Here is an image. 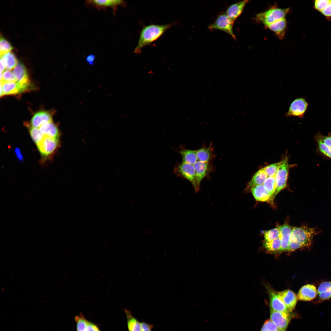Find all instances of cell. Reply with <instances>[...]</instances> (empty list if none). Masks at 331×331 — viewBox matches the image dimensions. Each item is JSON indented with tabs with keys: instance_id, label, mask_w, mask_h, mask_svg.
Returning a JSON list of instances; mask_svg holds the SVG:
<instances>
[{
	"instance_id": "cell-18",
	"label": "cell",
	"mask_w": 331,
	"mask_h": 331,
	"mask_svg": "<svg viewBox=\"0 0 331 331\" xmlns=\"http://www.w3.org/2000/svg\"><path fill=\"white\" fill-rule=\"evenodd\" d=\"M249 1L244 0L234 3L227 8L226 13L232 21H234L241 15Z\"/></svg>"
},
{
	"instance_id": "cell-4",
	"label": "cell",
	"mask_w": 331,
	"mask_h": 331,
	"mask_svg": "<svg viewBox=\"0 0 331 331\" xmlns=\"http://www.w3.org/2000/svg\"><path fill=\"white\" fill-rule=\"evenodd\" d=\"M175 174L188 180L192 185L196 192L199 191V186L196 179L194 165L182 162L175 167Z\"/></svg>"
},
{
	"instance_id": "cell-13",
	"label": "cell",
	"mask_w": 331,
	"mask_h": 331,
	"mask_svg": "<svg viewBox=\"0 0 331 331\" xmlns=\"http://www.w3.org/2000/svg\"><path fill=\"white\" fill-rule=\"evenodd\" d=\"M270 306L273 310L289 313L279 292L269 290Z\"/></svg>"
},
{
	"instance_id": "cell-7",
	"label": "cell",
	"mask_w": 331,
	"mask_h": 331,
	"mask_svg": "<svg viewBox=\"0 0 331 331\" xmlns=\"http://www.w3.org/2000/svg\"><path fill=\"white\" fill-rule=\"evenodd\" d=\"M60 145L59 138L44 137L42 140L36 145L42 156L47 158L54 153Z\"/></svg>"
},
{
	"instance_id": "cell-34",
	"label": "cell",
	"mask_w": 331,
	"mask_h": 331,
	"mask_svg": "<svg viewBox=\"0 0 331 331\" xmlns=\"http://www.w3.org/2000/svg\"><path fill=\"white\" fill-rule=\"evenodd\" d=\"M1 83L17 82L16 77L11 70H5L2 74L1 73Z\"/></svg>"
},
{
	"instance_id": "cell-22",
	"label": "cell",
	"mask_w": 331,
	"mask_h": 331,
	"mask_svg": "<svg viewBox=\"0 0 331 331\" xmlns=\"http://www.w3.org/2000/svg\"><path fill=\"white\" fill-rule=\"evenodd\" d=\"M198 161L210 162L215 157L213 148L211 144L208 147L203 146L196 150Z\"/></svg>"
},
{
	"instance_id": "cell-28",
	"label": "cell",
	"mask_w": 331,
	"mask_h": 331,
	"mask_svg": "<svg viewBox=\"0 0 331 331\" xmlns=\"http://www.w3.org/2000/svg\"><path fill=\"white\" fill-rule=\"evenodd\" d=\"M0 56L5 62L7 70H11L13 69L18 62L15 54L11 51Z\"/></svg>"
},
{
	"instance_id": "cell-15",
	"label": "cell",
	"mask_w": 331,
	"mask_h": 331,
	"mask_svg": "<svg viewBox=\"0 0 331 331\" xmlns=\"http://www.w3.org/2000/svg\"><path fill=\"white\" fill-rule=\"evenodd\" d=\"M13 72L17 82L22 85L32 86L26 69L23 64L18 62Z\"/></svg>"
},
{
	"instance_id": "cell-23",
	"label": "cell",
	"mask_w": 331,
	"mask_h": 331,
	"mask_svg": "<svg viewBox=\"0 0 331 331\" xmlns=\"http://www.w3.org/2000/svg\"><path fill=\"white\" fill-rule=\"evenodd\" d=\"M250 189L253 196L257 201H268L271 197L263 185L252 187Z\"/></svg>"
},
{
	"instance_id": "cell-39",
	"label": "cell",
	"mask_w": 331,
	"mask_h": 331,
	"mask_svg": "<svg viewBox=\"0 0 331 331\" xmlns=\"http://www.w3.org/2000/svg\"><path fill=\"white\" fill-rule=\"evenodd\" d=\"M330 0H316L314 1V7L317 10L321 12L327 6Z\"/></svg>"
},
{
	"instance_id": "cell-19",
	"label": "cell",
	"mask_w": 331,
	"mask_h": 331,
	"mask_svg": "<svg viewBox=\"0 0 331 331\" xmlns=\"http://www.w3.org/2000/svg\"><path fill=\"white\" fill-rule=\"evenodd\" d=\"M39 128L45 137L59 138L60 133L59 128L52 121L44 124Z\"/></svg>"
},
{
	"instance_id": "cell-30",
	"label": "cell",
	"mask_w": 331,
	"mask_h": 331,
	"mask_svg": "<svg viewBox=\"0 0 331 331\" xmlns=\"http://www.w3.org/2000/svg\"><path fill=\"white\" fill-rule=\"evenodd\" d=\"M29 132L31 137L36 145L40 143L43 139L44 136L40 131L39 128L29 126Z\"/></svg>"
},
{
	"instance_id": "cell-37",
	"label": "cell",
	"mask_w": 331,
	"mask_h": 331,
	"mask_svg": "<svg viewBox=\"0 0 331 331\" xmlns=\"http://www.w3.org/2000/svg\"><path fill=\"white\" fill-rule=\"evenodd\" d=\"M12 49V47L9 42L4 38L1 37L0 40V56L11 51Z\"/></svg>"
},
{
	"instance_id": "cell-20",
	"label": "cell",
	"mask_w": 331,
	"mask_h": 331,
	"mask_svg": "<svg viewBox=\"0 0 331 331\" xmlns=\"http://www.w3.org/2000/svg\"><path fill=\"white\" fill-rule=\"evenodd\" d=\"M279 292L288 310L291 312L294 309L297 302V298L295 294L290 290H286Z\"/></svg>"
},
{
	"instance_id": "cell-41",
	"label": "cell",
	"mask_w": 331,
	"mask_h": 331,
	"mask_svg": "<svg viewBox=\"0 0 331 331\" xmlns=\"http://www.w3.org/2000/svg\"><path fill=\"white\" fill-rule=\"evenodd\" d=\"M86 331H101V330L96 324L87 320Z\"/></svg>"
},
{
	"instance_id": "cell-16",
	"label": "cell",
	"mask_w": 331,
	"mask_h": 331,
	"mask_svg": "<svg viewBox=\"0 0 331 331\" xmlns=\"http://www.w3.org/2000/svg\"><path fill=\"white\" fill-rule=\"evenodd\" d=\"M280 227V234L279 237L281 242L280 251H288L290 240L293 227L285 224Z\"/></svg>"
},
{
	"instance_id": "cell-33",
	"label": "cell",
	"mask_w": 331,
	"mask_h": 331,
	"mask_svg": "<svg viewBox=\"0 0 331 331\" xmlns=\"http://www.w3.org/2000/svg\"><path fill=\"white\" fill-rule=\"evenodd\" d=\"M264 245L268 250L274 251L280 250L281 246V240L280 237L269 242H265Z\"/></svg>"
},
{
	"instance_id": "cell-17",
	"label": "cell",
	"mask_w": 331,
	"mask_h": 331,
	"mask_svg": "<svg viewBox=\"0 0 331 331\" xmlns=\"http://www.w3.org/2000/svg\"><path fill=\"white\" fill-rule=\"evenodd\" d=\"M317 294L316 287L308 284L302 286L299 291L297 295V299L302 301H310L314 299Z\"/></svg>"
},
{
	"instance_id": "cell-42",
	"label": "cell",
	"mask_w": 331,
	"mask_h": 331,
	"mask_svg": "<svg viewBox=\"0 0 331 331\" xmlns=\"http://www.w3.org/2000/svg\"><path fill=\"white\" fill-rule=\"evenodd\" d=\"M321 13L327 17H331V0H330L329 4Z\"/></svg>"
},
{
	"instance_id": "cell-36",
	"label": "cell",
	"mask_w": 331,
	"mask_h": 331,
	"mask_svg": "<svg viewBox=\"0 0 331 331\" xmlns=\"http://www.w3.org/2000/svg\"><path fill=\"white\" fill-rule=\"evenodd\" d=\"M319 151L325 157L331 159V149L316 138Z\"/></svg>"
},
{
	"instance_id": "cell-3",
	"label": "cell",
	"mask_w": 331,
	"mask_h": 331,
	"mask_svg": "<svg viewBox=\"0 0 331 331\" xmlns=\"http://www.w3.org/2000/svg\"><path fill=\"white\" fill-rule=\"evenodd\" d=\"M290 10L289 8L282 9L275 7L257 14L255 20L266 27L280 20L285 18Z\"/></svg>"
},
{
	"instance_id": "cell-44",
	"label": "cell",
	"mask_w": 331,
	"mask_h": 331,
	"mask_svg": "<svg viewBox=\"0 0 331 331\" xmlns=\"http://www.w3.org/2000/svg\"><path fill=\"white\" fill-rule=\"evenodd\" d=\"M96 59L95 55L93 54L88 55L86 58V61L90 66L94 65Z\"/></svg>"
},
{
	"instance_id": "cell-38",
	"label": "cell",
	"mask_w": 331,
	"mask_h": 331,
	"mask_svg": "<svg viewBox=\"0 0 331 331\" xmlns=\"http://www.w3.org/2000/svg\"><path fill=\"white\" fill-rule=\"evenodd\" d=\"M279 329L271 320L265 321L260 331H278Z\"/></svg>"
},
{
	"instance_id": "cell-26",
	"label": "cell",
	"mask_w": 331,
	"mask_h": 331,
	"mask_svg": "<svg viewBox=\"0 0 331 331\" xmlns=\"http://www.w3.org/2000/svg\"><path fill=\"white\" fill-rule=\"evenodd\" d=\"M319 298L325 300L331 298V281L323 282L319 285L317 291Z\"/></svg>"
},
{
	"instance_id": "cell-25",
	"label": "cell",
	"mask_w": 331,
	"mask_h": 331,
	"mask_svg": "<svg viewBox=\"0 0 331 331\" xmlns=\"http://www.w3.org/2000/svg\"><path fill=\"white\" fill-rule=\"evenodd\" d=\"M124 311L127 318L128 331H141V322L132 315L129 310L125 309Z\"/></svg>"
},
{
	"instance_id": "cell-1",
	"label": "cell",
	"mask_w": 331,
	"mask_h": 331,
	"mask_svg": "<svg viewBox=\"0 0 331 331\" xmlns=\"http://www.w3.org/2000/svg\"><path fill=\"white\" fill-rule=\"evenodd\" d=\"M174 24V23L164 25L152 24L144 26L140 31L134 49L135 53H140L144 47L157 40Z\"/></svg>"
},
{
	"instance_id": "cell-14",
	"label": "cell",
	"mask_w": 331,
	"mask_h": 331,
	"mask_svg": "<svg viewBox=\"0 0 331 331\" xmlns=\"http://www.w3.org/2000/svg\"><path fill=\"white\" fill-rule=\"evenodd\" d=\"M52 121L51 113L47 111H40L35 113L32 116L29 126L39 128L44 124Z\"/></svg>"
},
{
	"instance_id": "cell-12",
	"label": "cell",
	"mask_w": 331,
	"mask_h": 331,
	"mask_svg": "<svg viewBox=\"0 0 331 331\" xmlns=\"http://www.w3.org/2000/svg\"><path fill=\"white\" fill-rule=\"evenodd\" d=\"M197 181L199 187L203 179L213 171V168L209 162L197 161L194 165Z\"/></svg>"
},
{
	"instance_id": "cell-27",
	"label": "cell",
	"mask_w": 331,
	"mask_h": 331,
	"mask_svg": "<svg viewBox=\"0 0 331 331\" xmlns=\"http://www.w3.org/2000/svg\"><path fill=\"white\" fill-rule=\"evenodd\" d=\"M179 152L182 157V162L194 165L198 161L196 150L183 149Z\"/></svg>"
},
{
	"instance_id": "cell-35",
	"label": "cell",
	"mask_w": 331,
	"mask_h": 331,
	"mask_svg": "<svg viewBox=\"0 0 331 331\" xmlns=\"http://www.w3.org/2000/svg\"><path fill=\"white\" fill-rule=\"evenodd\" d=\"M280 163L281 161L269 164L264 167L267 177L275 176Z\"/></svg>"
},
{
	"instance_id": "cell-6",
	"label": "cell",
	"mask_w": 331,
	"mask_h": 331,
	"mask_svg": "<svg viewBox=\"0 0 331 331\" xmlns=\"http://www.w3.org/2000/svg\"><path fill=\"white\" fill-rule=\"evenodd\" d=\"M290 167V165L288 162L287 158L286 157L281 161V163L275 176L276 188L275 193L273 196L274 197L286 187Z\"/></svg>"
},
{
	"instance_id": "cell-45",
	"label": "cell",
	"mask_w": 331,
	"mask_h": 331,
	"mask_svg": "<svg viewBox=\"0 0 331 331\" xmlns=\"http://www.w3.org/2000/svg\"><path fill=\"white\" fill-rule=\"evenodd\" d=\"M15 152L17 158L22 161L23 159V155L20 149L18 147L15 149Z\"/></svg>"
},
{
	"instance_id": "cell-11",
	"label": "cell",
	"mask_w": 331,
	"mask_h": 331,
	"mask_svg": "<svg viewBox=\"0 0 331 331\" xmlns=\"http://www.w3.org/2000/svg\"><path fill=\"white\" fill-rule=\"evenodd\" d=\"M289 313L270 310V320L279 329L285 331L291 319Z\"/></svg>"
},
{
	"instance_id": "cell-43",
	"label": "cell",
	"mask_w": 331,
	"mask_h": 331,
	"mask_svg": "<svg viewBox=\"0 0 331 331\" xmlns=\"http://www.w3.org/2000/svg\"><path fill=\"white\" fill-rule=\"evenodd\" d=\"M141 331H152L153 325L145 321L141 322Z\"/></svg>"
},
{
	"instance_id": "cell-24",
	"label": "cell",
	"mask_w": 331,
	"mask_h": 331,
	"mask_svg": "<svg viewBox=\"0 0 331 331\" xmlns=\"http://www.w3.org/2000/svg\"><path fill=\"white\" fill-rule=\"evenodd\" d=\"M267 177L264 168H262L253 175L248 183L246 189L252 187L263 185Z\"/></svg>"
},
{
	"instance_id": "cell-40",
	"label": "cell",
	"mask_w": 331,
	"mask_h": 331,
	"mask_svg": "<svg viewBox=\"0 0 331 331\" xmlns=\"http://www.w3.org/2000/svg\"><path fill=\"white\" fill-rule=\"evenodd\" d=\"M316 138L320 139L323 143L331 149V135H323L318 134Z\"/></svg>"
},
{
	"instance_id": "cell-5",
	"label": "cell",
	"mask_w": 331,
	"mask_h": 331,
	"mask_svg": "<svg viewBox=\"0 0 331 331\" xmlns=\"http://www.w3.org/2000/svg\"><path fill=\"white\" fill-rule=\"evenodd\" d=\"M234 23L226 13H222L218 15L212 23L209 25L208 28L211 30L216 29L223 31L236 40V37L233 31Z\"/></svg>"
},
{
	"instance_id": "cell-10",
	"label": "cell",
	"mask_w": 331,
	"mask_h": 331,
	"mask_svg": "<svg viewBox=\"0 0 331 331\" xmlns=\"http://www.w3.org/2000/svg\"><path fill=\"white\" fill-rule=\"evenodd\" d=\"M1 96L5 95H16L29 91V86L22 85L17 82L1 83Z\"/></svg>"
},
{
	"instance_id": "cell-29",
	"label": "cell",
	"mask_w": 331,
	"mask_h": 331,
	"mask_svg": "<svg viewBox=\"0 0 331 331\" xmlns=\"http://www.w3.org/2000/svg\"><path fill=\"white\" fill-rule=\"evenodd\" d=\"M263 185L271 196L274 195L276 188L275 177H268Z\"/></svg>"
},
{
	"instance_id": "cell-2",
	"label": "cell",
	"mask_w": 331,
	"mask_h": 331,
	"mask_svg": "<svg viewBox=\"0 0 331 331\" xmlns=\"http://www.w3.org/2000/svg\"><path fill=\"white\" fill-rule=\"evenodd\" d=\"M316 234L314 228L306 226L293 227L288 251H293L310 245L313 238Z\"/></svg>"
},
{
	"instance_id": "cell-9",
	"label": "cell",
	"mask_w": 331,
	"mask_h": 331,
	"mask_svg": "<svg viewBox=\"0 0 331 331\" xmlns=\"http://www.w3.org/2000/svg\"><path fill=\"white\" fill-rule=\"evenodd\" d=\"M308 105V102L304 98L302 97L296 98L291 104L285 115L287 117L296 116L302 118Z\"/></svg>"
},
{
	"instance_id": "cell-31",
	"label": "cell",
	"mask_w": 331,
	"mask_h": 331,
	"mask_svg": "<svg viewBox=\"0 0 331 331\" xmlns=\"http://www.w3.org/2000/svg\"><path fill=\"white\" fill-rule=\"evenodd\" d=\"M280 234V226L265 231L264 234L265 242H270L278 238Z\"/></svg>"
},
{
	"instance_id": "cell-32",
	"label": "cell",
	"mask_w": 331,
	"mask_h": 331,
	"mask_svg": "<svg viewBox=\"0 0 331 331\" xmlns=\"http://www.w3.org/2000/svg\"><path fill=\"white\" fill-rule=\"evenodd\" d=\"M77 331H86L87 320L82 313L74 317Z\"/></svg>"
},
{
	"instance_id": "cell-21",
	"label": "cell",
	"mask_w": 331,
	"mask_h": 331,
	"mask_svg": "<svg viewBox=\"0 0 331 331\" xmlns=\"http://www.w3.org/2000/svg\"><path fill=\"white\" fill-rule=\"evenodd\" d=\"M266 27L273 32L279 39H282L284 37L287 30V21L285 18L276 21Z\"/></svg>"
},
{
	"instance_id": "cell-46",
	"label": "cell",
	"mask_w": 331,
	"mask_h": 331,
	"mask_svg": "<svg viewBox=\"0 0 331 331\" xmlns=\"http://www.w3.org/2000/svg\"><path fill=\"white\" fill-rule=\"evenodd\" d=\"M6 68V66L3 59L0 57V71L1 73H3Z\"/></svg>"
},
{
	"instance_id": "cell-47",
	"label": "cell",
	"mask_w": 331,
	"mask_h": 331,
	"mask_svg": "<svg viewBox=\"0 0 331 331\" xmlns=\"http://www.w3.org/2000/svg\"><path fill=\"white\" fill-rule=\"evenodd\" d=\"M278 331H284L282 330L279 329Z\"/></svg>"
},
{
	"instance_id": "cell-8",
	"label": "cell",
	"mask_w": 331,
	"mask_h": 331,
	"mask_svg": "<svg viewBox=\"0 0 331 331\" xmlns=\"http://www.w3.org/2000/svg\"><path fill=\"white\" fill-rule=\"evenodd\" d=\"M85 4L87 6L94 7L98 10L111 8L115 15L118 7L125 6L126 4L124 1L121 0H90L86 1Z\"/></svg>"
}]
</instances>
